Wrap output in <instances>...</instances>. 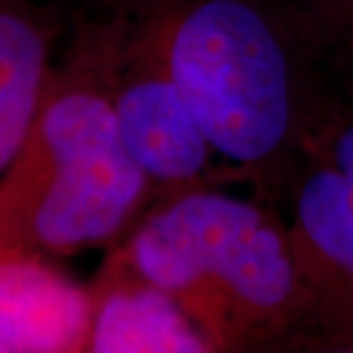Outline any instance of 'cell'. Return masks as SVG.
<instances>
[{
	"label": "cell",
	"mask_w": 353,
	"mask_h": 353,
	"mask_svg": "<svg viewBox=\"0 0 353 353\" xmlns=\"http://www.w3.org/2000/svg\"><path fill=\"white\" fill-rule=\"evenodd\" d=\"M90 296L88 353H211L170 296L133 273L115 252Z\"/></svg>",
	"instance_id": "52a82bcc"
},
{
	"label": "cell",
	"mask_w": 353,
	"mask_h": 353,
	"mask_svg": "<svg viewBox=\"0 0 353 353\" xmlns=\"http://www.w3.org/2000/svg\"><path fill=\"white\" fill-rule=\"evenodd\" d=\"M51 26L26 0H0V174L17 157L51 72Z\"/></svg>",
	"instance_id": "ba28073f"
},
{
	"label": "cell",
	"mask_w": 353,
	"mask_h": 353,
	"mask_svg": "<svg viewBox=\"0 0 353 353\" xmlns=\"http://www.w3.org/2000/svg\"><path fill=\"white\" fill-rule=\"evenodd\" d=\"M85 30L99 55L122 143L154 193L170 197L207 186L214 150L133 5L90 21Z\"/></svg>",
	"instance_id": "277c9868"
},
{
	"label": "cell",
	"mask_w": 353,
	"mask_h": 353,
	"mask_svg": "<svg viewBox=\"0 0 353 353\" xmlns=\"http://www.w3.org/2000/svg\"><path fill=\"white\" fill-rule=\"evenodd\" d=\"M353 105V0H282Z\"/></svg>",
	"instance_id": "9c48e42d"
},
{
	"label": "cell",
	"mask_w": 353,
	"mask_h": 353,
	"mask_svg": "<svg viewBox=\"0 0 353 353\" xmlns=\"http://www.w3.org/2000/svg\"><path fill=\"white\" fill-rule=\"evenodd\" d=\"M115 255L163 289L211 351H305L292 236L264 200L209 186L163 197Z\"/></svg>",
	"instance_id": "7a4b0ae2"
},
{
	"label": "cell",
	"mask_w": 353,
	"mask_h": 353,
	"mask_svg": "<svg viewBox=\"0 0 353 353\" xmlns=\"http://www.w3.org/2000/svg\"><path fill=\"white\" fill-rule=\"evenodd\" d=\"M285 202L305 289V351L353 353V183L310 159Z\"/></svg>",
	"instance_id": "5b68a950"
},
{
	"label": "cell",
	"mask_w": 353,
	"mask_h": 353,
	"mask_svg": "<svg viewBox=\"0 0 353 353\" xmlns=\"http://www.w3.org/2000/svg\"><path fill=\"white\" fill-rule=\"evenodd\" d=\"M211 150L259 200L294 179L349 99L282 0H131Z\"/></svg>",
	"instance_id": "6da1fadb"
},
{
	"label": "cell",
	"mask_w": 353,
	"mask_h": 353,
	"mask_svg": "<svg viewBox=\"0 0 353 353\" xmlns=\"http://www.w3.org/2000/svg\"><path fill=\"white\" fill-rule=\"evenodd\" d=\"M152 181L126 152L85 26L51 67L17 157L0 174V236L74 255L131 232Z\"/></svg>",
	"instance_id": "3957f363"
},
{
	"label": "cell",
	"mask_w": 353,
	"mask_h": 353,
	"mask_svg": "<svg viewBox=\"0 0 353 353\" xmlns=\"http://www.w3.org/2000/svg\"><path fill=\"white\" fill-rule=\"evenodd\" d=\"M312 159H319L353 183V105L335 119L321 143L316 145Z\"/></svg>",
	"instance_id": "30bf717a"
},
{
	"label": "cell",
	"mask_w": 353,
	"mask_h": 353,
	"mask_svg": "<svg viewBox=\"0 0 353 353\" xmlns=\"http://www.w3.org/2000/svg\"><path fill=\"white\" fill-rule=\"evenodd\" d=\"M92 296L51 255L0 236V353L85 351Z\"/></svg>",
	"instance_id": "8992f818"
}]
</instances>
